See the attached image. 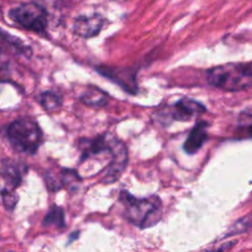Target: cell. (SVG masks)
<instances>
[{"label": "cell", "mask_w": 252, "mask_h": 252, "mask_svg": "<svg viewBox=\"0 0 252 252\" xmlns=\"http://www.w3.org/2000/svg\"><path fill=\"white\" fill-rule=\"evenodd\" d=\"M97 72L119 85L126 93L131 94H137L138 84L136 70L129 67L100 66L97 68Z\"/></svg>", "instance_id": "7"}, {"label": "cell", "mask_w": 252, "mask_h": 252, "mask_svg": "<svg viewBox=\"0 0 252 252\" xmlns=\"http://www.w3.org/2000/svg\"><path fill=\"white\" fill-rule=\"evenodd\" d=\"M4 65H5V62H4V59H3V53L0 49V69H2Z\"/></svg>", "instance_id": "18"}, {"label": "cell", "mask_w": 252, "mask_h": 252, "mask_svg": "<svg viewBox=\"0 0 252 252\" xmlns=\"http://www.w3.org/2000/svg\"><path fill=\"white\" fill-rule=\"evenodd\" d=\"M11 146L18 152L34 154L42 141V132L37 123L32 119H18L7 129Z\"/></svg>", "instance_id": "3"}, {"label": "cell", "mask_w": 252, "mask_h": 252, "mask_svg": "<svg viewBox=\"0 0 252 252\" xmlns=\"http://www.w3.org/2000/svg\"><path fill=\"white\" fill-rule=\"evenodd\" d=\"M78 235H79V231H75L73 234L70 235V241L75 240V239L78 237Z\"/></svg>", "instance_id": "19"}, {"label": "cell", "mask_w": 252, "mask_h": 252, "mask_svg": "<svg viewBox=\"0 0 252 252\" xmlns=\"http://www.w3.org/2000/svg\"><path fill=\"white\" fill-rule=\"evenodd\" d=\"M118 200L123 206L124 219L140 229L152 227L161 220L162 204L157 195L137 198L127 190H121Z\"/></svg>", "instance_id": "1"}, {"label": "cell", "mask_w": 252, "mask_h": 252, "mask_svg": "<svg viewBox=\"0 0 252 252\" xmlns=\"http://www.w3.org/2000/svg\"><path fill=\"white\" fill-rule=\"evenodd\" d=\"M39 102L46 111H54L61 105L60 97L52 92L42 93L39 96Z\"/></svg>", "instance_id": "13"}, {"label": "cell", "mask_w": 252, "mask_h": 252, "mask_svg": "<svg viewBox=\"0 0 252 252\" xmlns=\"http://www.w3.org/2000/svg\"><path fill=\"white\" fill-rule=\"evenodd\" d=\"M24 165L11 158L0 160V193L13 192L22 183Z\"/></svg>", "instance_id": "8"}, {"label": "cell", "mask_w": 252, "mask_h": 252, "mask_svg": "<svg viewBox=\"0 0 252 252\" xmlns=\"http://www.w3.org/2000/svg\"><path fill=\"white\" fill-rule=\"evenodd\" d=\"M248 138V139H252V124L248 125L243 131L240 132V138Z\"/></svg>", "instance_id": "17"}, {"label": "cell", "mask_w": 252, "mask_h": 252, "mask_svg": "<svg viewBox=\"0 0 252 252\" xmlns=\"http://www.w3.org/2000/svg\"><path fill=\"white\" fill-rule=\"evenodd\" d=\"M12 21L32 32H43L47 27V12L37 3H23L9 11Z\"/></svg>", "instance_id": "4"}, {"label": "cell", "mask_w": 252, "mask_h": 252, "mask_svg": "<svg viewBox=\"0 0 252 252\" xmlns=\"http://www.w3.org/2000/svg\"><path fill=\"white\" fill-rule=\"evenodd\" d=\"M209 124L207 121H199L192 128L183 144V151L188 155L196 154L208 139L207 129Z\"/></svg>", "instance_id": "10"}, {"label": "cell", "mask_w": 252, "mask_h": 252, "mask_svg": "<svg viewBox=\"0 0 252 252\" xmlns=\"http://www.w3.org/2000/svg\"><path fill=\"white\" fill-rule=\"evenodd\" d=\"M206 112V107L203 103L190 98L182 97L175 103L162 108L159 111V117L166 122L171 121H190Z\"/></svg>", "instance_id": "5"}, {"label": "cell", "mask_w": 252, "mask_h": 252, "mask_svg": "<svg viewBox=\"0 0 252 252\" xmlns=\"http://www.w3.org/2000/svg\"><path fill=\"white\" fill-rule=\"evenodd\" d=\"M104 25V19L101 15L94 13L91 15H81L74 21V32L83 37L90 38L96 35Z\"/></svg>", "instance_id": "9"}, {"label": "cell", "mask_w": 252, "mask_h": 252, "mask_svg": "<svg viewBox=\"0 0 252 252\" xmlns=\"http://www.w3.org/2000/svg\"><path fill=\"white\" fill-rule=\"evenodd\" d=\"M44 225H54L56 227H64V211L62 208L54 205L52 206L43 219Z\"/></svg>", "instance_id": "12"}, {"label": "cell", "mask_w": 252, "mask_h": 252, "mask_svg": "<svg viewBox=\"0 0 252 252\" xmlns=\"http://www.w3.org/2000/svg\"><path fill=\"white\" fill-rule=\"evenodd\" d=\"M1 195H2V200L5 208L9 211L13 210L19 201L18 194L15 191H13V192H5V193H2Z\"/></svg>", "instance_id": "15"}, {"label": "cell", "mask_w": 252, "mask_h": 252, "mask_svg": "<svg viewBox=\"0 0 252 252\" xmlns=\"http://www.w3.org/2000/svg\"><path fill=\"white\" fill-rule=\"evenodd\" d=\"M209 85L226 92H238L252 88V61L225 63L206 71Z\"/></svg>", "instance_id": "2"}, {"label": "cell", "mask_w": 252, "mask_h": 252, "mask_svg": "<svg viewBox=\"0 0 252 252\" xmlns=\"http://www.w3.org/2000/svg\"><path fill=\"white\" fill-rule=\"evenodd\" d=\"M127 163L128 150L122 141L115 138L111 148L110 159L105 168L101 181L106 184L116 182L124 172Z\"/></svg>", "instance_id": "6"}, {"label": "cell", "mask_w": 252, "mask_h": 252, "mask_svg": "<svg viewBox=\"0 0 252 252\" xmlns=\"http://www.w3.org/2000/svg\"><path fill=\"white\" fill-rule=\"evenodd\" d=\"M251 225H252V220L250 217L247 216L245 218H242L241 220H238L235 223L232 224V226L229 228V230L224 235V237H227L236 233H242L243 231L247 230V228Z\"/></svg>", "instance_id": "14"}, {"label": "cell", "mask_w": 252, "mask_h": 252, "mask_svg": "<svg viewBox=\"0 0 252 252\" xmlns=\"http://www.w3.org/2000/svg\"><path fill=\"white\" fill-rule=\"evenodd\" d=\"M108 98V94L104 91L94 86L87 87L80 95V99L85 104L94 107L104 106L107 103Z\"/></svg>", "instance_id": "11"}, {"label": "cell", "mask_w": 252, "mask_h": 252, "mask_svg": "<svg viewBox=\"0 0 252 252\" xmlns=\"http://www.w3.org/2000/svg\"><path fill=\"white\" fill-rule=\"evenodd\" d=\"M237 242L236 241H227L224 242L222 244H220V246L214 248V249H205L201 252H227L228 250H230Z\"/></svg>", "instance_id": "16"}]
</instances>
